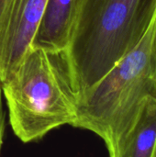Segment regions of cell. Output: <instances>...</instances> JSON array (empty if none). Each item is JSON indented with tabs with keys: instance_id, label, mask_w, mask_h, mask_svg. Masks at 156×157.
<instances>
[{
	"instance_id": "1",
	"label": "cell",
	"mask_w": 156,
	"mask_h": 157,
	"mask_svg": "<svg viewBox=\"0 0 156 157\" xmlns=\"http://www.w3.org/2000/svg\"><path fill=\"white\" fill-rule=\"evenodd\" d=\"M1 84L14 134L24 144L73 125L78 94L67 50L32 44L17 68Z\"/></svg>"
},
{
	"instance_id": "7",
	"label": "cell",
	"mask_w": 156,
	"mask_h": 157,
	"mask_svg": "<svg viewBox=\"0 0 156 157\" xmlns=\"http://www.w3.org/2000/svg\"><path fill=\"white\" fill-rule=\"evenodd\" d=\"M4 132H5V112L3 108V94H2L1 84H0V152L3 144Z\"/></svg>"
},
{
	"instance_id": "8",
	"label": "cell",
	"mask_w": 156,
	"mask_h": 157,
	"mask_svg": "<svg viewBox=\"0 0 156 157\" xmlns=\"http://www.w3.org/2000/svg\"><path fill=\"white\" fill-rule=\"evenodd\" d=\"M6 2H7V0H0V14H1V12H2Z\"/></svg>"
},
{
	"instance_id": "6",
	"label": "cell",
	"mask_w": 156,
	"mask_h": 157,
	"mask_svg": "<svg viewBox=\"0 0 156 157\" xmlns=\"http://www.w3.org/2000/svg\"><path fill=\"white\" fill-rule=\"evenodd\" d=\"M109 157H156V97L146 100L132 127Z\"/></svg>"
},
{
	"instance_id": "3",
	"label": "cell",
	"mask_w": 156,
	"mask_h": 157,
	"mask_svg": "<svg viewBox=\"0 0 156 157\" xmlns=\"http://www.w3.org/2000/svg\"><path fill=\"white\" fill-rule=\"evenodd\" d=\"M156 0H84L67 49L78 101L142 40Z\"/></svg>"
},
{
	"instance_id": "2",
	"label": "cell",
	"mask_w": 156,
	"mask_h": 157,
	"mask_svg": "<svg viewBox=\"0 0 156 157\" xmlns=\"http://www.w3.org/2000/svg\"><path fill=\"white\" fill-rule=\"evenodd\" d=\"M151 97H156V11L137 45L78 101L72 126L97 135L111 156Z\"/></svg>"
},
{
	"instance_id": "4",
	"label": "cell",
	"mask_w": 156,
	"mask_h": 157,
	"mask_svg": "<svg viewBox=\"0 0 156 157\" xmlns=\"http://www.w3.org/2000/svg\"><path fill=\"white\" fill-rule=\"evenodd\" d=\"M47 0H7L0 14V83L33 44Z\"/></svg>"
},
{
	"instance_id": "5",
	"label": "cell",
	"mask_w": 156,
	"mask_h": 157,
	"mask_svg": "<svg viewBox=\"0 0 156 157\" xmlns=\"http://www.w3.org/2000/svg\"><path fill=\"white\" fill-rule=\"evenodd\" d=\"M84 0H47L33 44L67 50Z\"/></svg>"
}]
</instances>
